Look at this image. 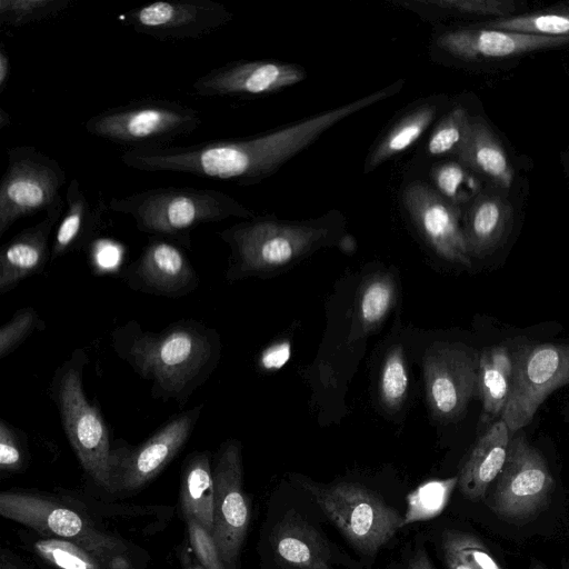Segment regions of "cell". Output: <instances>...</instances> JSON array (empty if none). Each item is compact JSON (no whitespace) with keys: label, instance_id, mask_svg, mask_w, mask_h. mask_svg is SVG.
Segmentation results:
<instances>
[{"label":"cell","instance_id":"cell-1","mask_svg":"<svg viewBox=\"0 0 569 569\" xmlns=\"http://www.w3.org/2000/svg\"><path fill=\"white\" fill-rule=\"evenodd\" d=\"M403 81L268 133L184 147L127 149L120 161L146 172H180L249 186L272 174L322 133L353 113L399 92Z\"/></svg>","mask_w":569,"mask_h":569},{"label":"cell","instance_id":"cell-2","mask_svg":"<svg viewBox=\"0 0 569 569\" xmlns=\"http://www.w3.org/2000/svg\"><path fill=\"white\" fill-rule=\"evenodd\" d=\"M116 355L151 385V393L182 408L214 371L221 356L219 335L193 319L154 332L130 320L111 332Z\"/></svg>","mask_w":569,"mask_h":569},{"label":"cell","instance_id":"cell-3","mask_svg":"<svg viewBox=\"0 0 569 569\" xmlns=\"http://www.w3.org/2000/svg\"><path fill=\"white\" fill-rule=\"evenodd\" d=\"M107 207L131 216L141 232L186 248H190L191 231L200 224L253 218L252 211L230 194L192 187H158L112 197Z\"/></svg>","mask_w":569,"mask_h":569},{"label":"cell","instance_id":"cell-4","mask_svg":"<svg viewBox=\"0 0 569 569\" xmlns=\"http://www.w3.org/2000/svg\"><path fill=\"white\" fill-rule=\"evenodd\" d=\"M342 214L329 211L307 221L250 218L220 231L231 249L228 276L268 272L290 264L326 244L343 223Z\"/></svg>","mask_w":569,"mask_h":569},{"label":"cell","instance_id":"cell-5","mask_svg":"<svg viewBox=\"0 0 569 569\" xmlns=\"http://www.w3.org/2000/svg\"><path fill=\"white\" fill-rule=\"evenodd\" d=\"M88 361L83 349L73 350L53 375L51 398L81 467L98 486L112 491L108 426L83 391V370Z\"/></svg>","mask_w":569,"mask_h":569},{"label":"cell","instance_id":"cell-6","mask_svg":"<svg viewBox=\"0 0 569 569\" xmlns=\"http://www.w3.org/2000/svg\"><path fill=\"white\" fill-rule=\"evenodd\" d=\"M299 482L349 543L363 555L377 553L402 527L403 516L362 485Z\"/></svg>","mask_w":569,"mask_h":569},{"label":"cell","instance_id":"cell-7","mask_svg":"<svg viewBox=\"0 0 569 569\" xmlns=\"http://www.w3.org/2000/svg\"><path fill=\"white\" fill-rule=\"evenodd\" d=\"M201 123L199 112L189 106L166 99H143L92 116L84 122V129L129 149H143L163 147L192 133Z\"/></svg>","mask_w":569,"mask_h":569},{"label":"cell","instance_id":"cell-8","mask_svg":"<svg viewBox=\"0 0 569 569\" xmlns=\"http://www.w3.org/2000/svg\"><path fill=\"white\" fill-rule=\"evenodd\" d=\"M0 181V237L19 219L66 206V171L33 146L8 148Z\"/></svg>","mask_w":569,"mask_h":569},{"label":"cell","instance_id":"cell-9","mask_svg":"<svg viewBox=\"0 0 569 569\" xmlns=\"http://www.w3.org/2000/svg\"><path fill=\"white\" fill-rule=\"evenodd\" d=\"M567 383L569 343H538L518 349L512 356L509 398L500 416L510 435L528 426L546 398Z\"/></svg>","mask_w":569,"mask_h":569},{"label":"cell","instance_id":"cell-10","mask_svg":"<svg viewBox=\"0 0 569 569\" xmlns=\"http://www.w3.org/2000/svg\"><path fill=\"white\" fill-rule=\"evenodd\" d=\"M0 515L47 538L67 539L93 552L110 569H124L121 545L96 530L72 509L36 495L3 491L0 495Z\"/></svg>","mask_w":569,"mask_h":569},{"label":"cell","instance_id":"cell-11","mask_svg":"<svg viewBox=\"0 0 569 569\" xmlns=\"http://www.w3.org/2000/svg\"><path fill=\"white\" fill-rule=\"evenodd\" d=\"M490 507L496 515L511 521L532 518L546 506L555 480L541 453L523 435H512L507 458L495 479Z\"/></svg>","mask_w":569,"mask_h":569},{"label":"cell","instance_id":"cell-12","mask_svg":"<svg viewBox=\"0 0 569 569\" xmlns=\"http://www.w3.org/2000/svg\"><path fill=\"white\" fill-rule=\"evenodd\" d=\"M202 405L176 416L138 446L119 441L110 451L112 491H133L153 479L182 449L200 417Z\"/></svg>","mask_w":569,"mask_h":569},{"label":"cell","instance_id":"cell-13","mask_svg":"<svg viewBox=\"0 0 569 569\" xmlns=\"http://www.w3.org/2000/svg\"><path fill=\"white\" fill-rule=\"evenodd\" d=\"M212 471V537L226 568L236 569L250 521V507L242 488L241 449L237 440H228L220 446Z\"/></svg>","mask_w":569,"mask_h":569},{"label":"cell","instance_id":"cell-14","mask_svg":"<svg viewBox=\"0 0 569 569\" xmlns=\"http://www.w3.org/2000/svg\"><path fill=\"white\" fill-rule=\"evenodd\" d=\"M232 19L228 8L213 0L154 1L121 16L133 31L162 41L199 39Z\"/></svg>","mask_w":569,"mask_h":569},{"label":"cell","instance_id":"cell-15","mask_svg":"<svg viewBox=\"0 0 569 569\" xmlns=\"http://www.w3.org/2000/svg\"><path fill=\"white\" fill-rule=\"evenodd\" d=\"M401 199L412 223L439 257L453 263L470 266L471 257L463 233L460 208L421 180L409 182L402 190Z\"/></svg>","mask_w":569,"mask_h":569},{"label":"cell","instance_id":"cell-16","mask_svg":"<svg viewBox=\"0 0 569 569\" xmlns=\"http://www.w3.org/2000/svg\"><path fill=\"white\" fill-rule=\"evenodd\" d=\"M478 361L473 352L455 346L427 355L423 363L427 400L437 418L456 419L478 395Z\"/></svg>","mask_w":569,"mask_h":569},{"label":"cell","instance_id":"cell-17","mask_svg":"<svg viewBox=\"0 0 569 569\" xmlns=\"http://www.w3.org/2000/svg\"><path fill=\"white\" fill-rule=\"evenodd\" d=\"M306 70L296 63L273 60H238L197 78L192 91L200 97L260 96L301 82Z\"/></svg>","mask_w":569,"mask_h":569},{"label":"cell","instance_id":"cell-18","mask_svg":"<svg viewBox=\"0 0 569 569\" xmlns=\"http://www.w3.org/2000/svg\"><path fill=\"white\" fill-rule=\"evenodd\" d=\"M121 276L133 290L167 298L184 297L199 284L181 246L158 237H150L140 256Z\"/></svg>","mask_w":569,"mask_h":569},{"label":"cell","instance_id":"cell-19","mask_svg":"<svg viewBox=\"0 0 569 569\" xmlns=\"http://www.w3.org/2000/svg\"><path fill=\"white\" fill-rule=\"evenodd\" d=\"M435 48L459 61L472 62L569 44V38L520 33L473 24L439 32Z\"/></svg>","mask_w":569,"mask_h":569},{"label":"cell","instance_id":"cell-20","mask_svg":"<svg viewBox=\"0 0 569 569\" xmlns=\"http://www.w3.org/2000/svg\"><path fill=\"white\" fill-rule=\"evenodd\" d=\"M66 206L51 210L36 224L13 238L0 250V293L16 288L22 280L40 273L51 258L49 239Z\"/></svg>","mask_w":569,"mask_h":569},{"label":"cell","instance_id":"cell-21","mask_svg":"<svg viewBox=\"0 0 569 569\" xmlns=\"http://www.w3.org/2000/svg\"><path fill=\"white\" fill-rule=\"evenodd\" d=\"M513 221V210L507 198L483 191L468 204L462 228L470 257L485 258L507 239Z\"/></svg>","mask_w":569,"mask_h":569},{"label":"cell","instance_id":"cell-22","mask_svg":"<svg viewBox=\"0 0 569 569\" xmlns=\"http://www.w3.org/2000/svg\"><path fill=\"white\" fill-rule=\"evenodd\" d=\"M272 549L286 569H329L331 552L316 528L293 511L272 530Z\"/></svg>","mask_w":569,"mask_h":569},{"label":"cell","instance_id":"cell-23","mask_svg":"<svg viewBox=\"0 0 569 569\" xmlns=\"http://www.w3.org/2000/svg\"><path fill=\"white\" fill-rule=\"evenodd\" d=\"M510 438L507 425L499 419L478 439L458 477L466 498L477 501L485 497L505 465Z\"/></svg>","mask_w":569,"mask_h":569},{"label":"cell","instance_id":"cell-24","mask_svg":"<svg viewBox=\"0 0 569 569\" xmlns=\"http://www.w3.org/2000/svg\"><path fill=\"white\" fill-rule=\"evenodd\" d=\"M473 173L507 189L513 180V169L500 141L485 120L471 117L467 138L456 156Z\"/></svg>","mask_w":569,"mask_h":569},{"label":"cell","instance_id":"cell-25","mask_svg":"<svg viewBox=\"0 0 569 569\" xmlns=\"http://www.w3.org/2000/svg\"><path fill=\"white\" fill-rule=\"evenodd\" d=\"M64 199L66 210L56 229L51 261L86 248L101 222L100 207H91L78 179L69 182Z\"/></svg>","mask_w":569,"mask_h":569},{"label":"cell","instance_id":"cell-26","mask_svg":"<svg viewBox=\"0 0 569 569\" xmlns=\"http://www.w3.org/2000/svg\"><path fill=\"white\" fill-rule=\"evenodd\" d=\"M512 356L505 346L486 348L478 361V396L482 402L480 425L488 426L501 416L509 398Z\"/></svg>","mask_w":569,"mask_h":569},{"label":"cell","instance_id":"cell-27","mask_svg":"<svg viewBox=\"0 0 569 569\" xmlns=\"http://www.w3.org/2000/svg\"><path fill=\"white\" fill-rule=\"evenodd\" d=\"M181 509L212 533L214 481L209 451H194L184 461L181 480Z\"/></svg>","mask_w":569,"mask_h":569},{"label":"cell","instance_id":"cell-28","mask_svg":"<svg viewBox=\"0 0 569 569\" xmlns=\"http://www.w3.org/2000/svg\"><path fill=\"white\" fill-rule=\"evenodd\" d=\"M438 103L426 100L410 108L380 137L365 163L370 172L392 157L410 148L430 127L438 113Z\"/></svg>","mask_w":569,"mask_h":569},{"label":"cell","instance_id":"cell-29","mask_svg":"<svg viewBox=\"0 0 569 569\" xmlns=\"http://www.w3.org/2000/svg\"><path fill=\"white\" fill-rule=\"evenodd\" d=\"M422 18L461 16L475 18H509L517 11L513 0H410L397 1Z\"/></svg>","mask_w":569,"mask_h":569},{"label":"cell","instance_id":"cell-30","mask_svg":"<svg viewBox=\"0 0 569 569\" xmlns=\"http://www.w3.org/2000/svg\"><path fill=\"white\" fill-rule=\"evenodd\" d=\"M473 174L458 160L437 163L430 172L432 187L460 209L461 204H469L480 193Z\"/></svg>","mask_w":569,"mask_h":569},{"label":"cell","instance_id":"cell-31","mask_svg":"<svg viewBox=\"0 0 569 569\" xmlns=\"http://www.w3.org/2000/svg\"><path fill=\"white\" fill-rule=\"evenodd\" d=\"M478 24L520 33L569 38V11L558 9L550 12L511 16Z\"/></svg>","mask_w":569,"mask_h":569},{"label":"cell","instance_id":"cell-32","mask_svg":"<svg viewBox=\"0 0 569 569\" xmlns=\"http://www.w3.org/2000/svg\"><path fill=\"white\" fill-rule=\"evenodd\" d=\"M457 483L458 477H452L420 485L408 496L402 527L438 516L446 508Z\"/></svg>","mask_w":569,"mask_h":569},{"label":"cell","instance_id":"cell-33","mask_svg":"<svg viewBox=\"0 0 569 569\" xmlns=\"http://www.w3.org/2000/svg\"><path fill=\"white\" fill-rule=\"evenodd\" d=\"M34 550L43 560L60 569H104V565H108L93 552L67 539L37 540Z\"/></svg>","mask_w":569,"mask_h":569},{"label":"cell","instance_id":"cell-34","mask_svg":"<svg viewBox=\"0 0 569 569\" xmlns=\"http://www.w3.org/2000/svg\"><path fill=\"white\" fill-rule=\"evenodd\" d=\"M471 116L466 108L457 106L447 112L431 131L427 141V153L431 157L453 154L462 147L470 127Z\"/></svg>","mask_w":569,"mask_h":569},{"label":"cell","instance_id":"cell-35","mask_svg":"<svg viewBox=\"0 0 569 569\" xmlns=\"http://www.w3.org/2000/svg\"><path fill=\"white\" fill-rule=\"evenodd\" d=\"M71 3L72 0H0V22L24 27L56 17Z\"/></svg>","mask_w":569,"mask_h":569},{"label":"cell","instance_id":"cell-36","mask_svg":"<svg viewBox=\"0 0 569 569\" xmlns=\"http://www.w3.org/2000/svg\"><path fill=\"white\" fill-rule=\"evenodd\" d=\"M395 297L393 281L387 276L376 277L365 284L358 302V317L365 330H370L382 321Z\"/></svg>","mask_w":569,"mask_h":569},{"label":"cell","instance_id":"cell-37","mask_svg":"<svg viewBox=\"0 0 569 569\" xmlns=\"http://www.w3.org/2000/svg\"><path fill=\"white\" fill-rule=\"evenodd\" d=\"M409 377L402 348L397 346L387 355L380 375L379 391L382 403L398 409L406 399Z\"/></svg>","mask_w":569,"mask_h":569},{"label":"cell","instance_id":"cell-38","mask_svg":"<svg viewBox=\"0 0 569 569\" xmlns=\"http://www.w3.org/2000/svg\"><path fill=\"white\" fill-rule=\"evenodd\" d=\"M43 328L44 322L34 308L19 309L0 329V359L13 352L36 330Z\"/></svg>","mask_w":569,"mask_h":569},{"label":"cell","instance_id":"cell-39","mask_svg":"<svg viewBox=\"0 0 569 569\" xmlns=\"http://www.w3.org/2000/svg\"><path fill=\"white\" fill-rule=\"evenodd\" d=\"M442 545L453 550L470 569H502L483 543L469 533L446 531Z\"/></svg>","mask_w":569,"mask_h":569},{"label":"cell","instance_id":"cell-40","mask_svg":"<svg viewBox=\"0 0 569 569\" xmlns=\"http://www.w3.org/2000/svg\"><path fill=\"white\" fill-rule=\"evenodd\" d=\"M26 435L8 423L0 420V470L2 472L19 471L27 457Z\"/></svg>","mask_w":569,"mask_h":569},{"label":"cell","instance_id":"cell-41","mask_svg":"<svg viewBox=\"0 0 569 569\" xmlns=\"http://www.w3.org/2000/svg\"><path fill=\"white\" fill-rule=\"evenodd\" d=\"M186 520L190 543L199 563L204 569H227L212 533L194 518H188Z\"/></svg>","mask_w":569,"mask_h":569},{"label":"cell","instance_id":"cell-42","mask_svg":"<svg viewBox=\"0 0 569 569\" xmlns=\"http://www.w3.org/2000/svg\"><path fill=\"white\" fill-rule=\"evenodd\" d=\"M290 356V343L288 341L277 342L262 351L259 363L264 370H278L288 362Z\"/></svg>","mask_w":569,"mask_h":569},{"label":"cell","instance_id":"cell-43","mask_svg":"<svg viewBox=\"0 0 569 569\" xmlns=\"http://www.w3.org/2000/svg\"><path fill=\"white\" fill-rule=\"evenodd\" d=\"M11 72V63L4 47L0 48V93L6 89Z\"/></svg>","mask_w":569,"mask_h":569},{"label":"cell","instance_id":"cell-44","mask_svg":"<svg viewBox=\"0 0 569 569\" xmlns=\"http://www.w3.org/2000/svg\"><path fill=\"white\" fill-rule=\"evenodd\" d=\"M406 569H435L423 549L418 550Z\"/></svg>","mask_w":569,"mask_h":569},{"label":"cell","instance_id":"cell-45","mask_svg":"<svg viewBox=\"0 0 569 569\" xmlns=\"http://www.w3.org/2000/svg\"><path fill=\"white\" fill-rule=\"evenodd\" d=\"M442 550L449 569H470L449 547L442 545Z\"/></svg>","mask_w":569,"mask_h":569},{"label":"cell","instance_id":"cell-46","mask_svg":"<svg viewBox=\"0 0 569 569\" xmlns=\"http://www.w3.org/2000/svg\"><path fill=\"white\" fill-rule=\"evenodd\" d=\"M11 118L9 113L3 108H0V129H3L4 127L9 126Z\"/></svg>","mask_w":569,"mask_h":569},{"label":"cell","instance_id":"cell-47","mask_svg":"<svg viewBox=\"0 0 569 569\" xmlns=\"http://www.w3.org/2000/svg\"><path fill=\"white\" fill-rule=\"evenodd\" d=\"M0 569H17L11 561L4 558V556L1 557L0 562Z\"/></svg>","mask_w":569,"mask_h":569},{"label":"cell","instance_id":"cell-48","mask_svg":"<svg viewBox=\"0 0 569 569\" xmlns=\"http://www.w3.org/2000/svg\"><path fill=\"white\" fill-rule=\"evenodd\" d=\"M557 9L558 10H562V11H569V0L568 1H565V2H561L557 6Z\"/></svg>","mask_w":569,"mask_h":569},{"label":"cell","instance_id":"cell-49","mask_svg":"<svg viewBox=\"0 0 569 569\" xmlns=\"http://www.w3.org/2000/svg\"><path fill=\"white\" fill-rule=\"evenodd\" d=\"M184 569H204L200 563H194L186 567Z\"/></svg>","mask_w":569,"mask_h":569}]
</instances>
